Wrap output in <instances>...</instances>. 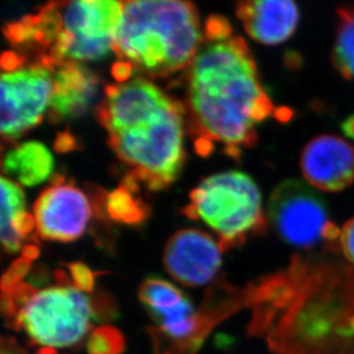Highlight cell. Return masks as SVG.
I'll return each instance as SVG.
<instances>
[{"mask_svg": "<svg viewBox=\"0 0 354 354\" xmlns=\"http://www.w3.org/2000/svg\"><path fill=\"white\" fill-rule=\"evenodd\" d=\"M123 1H55L7 24L13 46L34 54L36 62L57 68L69 62L97 61L114 52Z\"/></svg>", "mask_w": 354, "mask_h": 354, "instance_id": "obj_3", "label": "cell"}, {"mask_svg": "<svg viewBox=\"0 0 354 354\" xmlns=\"http://www.w3.org/2000/svg\"><path fill=\"white\" fill-rule=\"evenodd\" d=\"M1 354H27V352L17 344L14 338L3 337L1 339Z\"/></svg>", "mask_w": 354, "mask_h": 354, "instance_id": "obj_23", "label": "cell"}, {"mask_svg": "<svg viewBox=\"0 0 354 354\" xmlns=\"http://www.w3.org/2000/svg\"><path fill=\"white\" fill-rule=\"evenodd\" d=\"M343 131H344V133L348 136V138H352L354 139V115L351 116V118H348V120H345L343 125Z\"/></svg>", "mask_w": 354, "mask_h": 354, "instance_id": "obj_24", "label": "cell"}, {"mask_svg": "<svg viewBox=\"0 0 354 354\" xmlns=\"http://www.w3.org/2000/svg\"><path fill=\"white\" fill-rule=\"evenodd\" d=\"M86 346L88 354H123L125 339L118 328L101 326L92 330Z\"/></svg>", "mask_w": 354, "mask_h": 354, "instance_id": "obj_18", "label": "cell"}, {"mask_svg": "<svg viewBox=\"0 0 354 354\" xmlns=\"http://www.w3.org/2000/svg\"><path fill=\"white\" fill-rule=\"evenodd\" d=\"M91 217L92 207L86 195L64 181L47 187L34 205L36 232L45 240H77L86 231Z\"/></svg>", "mask_w": 354, "mask_h": 354, "instance_id": "obj_10", "label": "cell"}, {"mask_svg": "<svg viewBox=\"0 0 354 354\" xmlns=\"http://www.w3.org/2000/svg\"><path fill=\"white\" fill-rule=\"evenodd\" d=\"M73 286L84 294H92L95 287V275L86 265L74 263L68 266Z\"/></svg>", "mask_w": 354, "mask_h": 354, "instance_id": "obj_20", "label": "cell"}, {"mask_svg": "<svg viewBox=\"0 0 354 354\" xmlns=\"http://www.w3.org/2000/svg\"><path fill=\"white\" fill-rule=\"evenodd\" d=\"M30 266L31 261L27 258L22 257L14 261L3 277V281H1L3 292H8L14 288H17L19 284L22 283V280L28 274Z\"/></svg>", "mask_w": 354, "mask_h": 354, "instance_id": "obj_21", "label": "cell"}, {"mask_svg": "<svg viewBox=\"0 0 354 354\" xmlns=\"http://www.w3.org/2000/svg\"><path fill=\"white\" fill-rule=\"evenodd\" d=\"M303 176L312 187L342 192L354 183V147L335 136H320L305 146L301 158Z\"/></svg>", "mask_w": 354, "mask_h": 354, "instance_id": "obj_12", "label": "cell"}, {"mask_svg": "<svg viewBox=\"0 0 354 354\" xmlns=\"http://www.w3.org/2000/svg\"><path fill=\"white\" fill-rule=\"evenodd\" d=\"M57 283L36 290L10 327L26 333L41 348H75L86 338L93 319L115 313L111 297H88L71 284L66 272H57Z\"/></svg>", "mask_w": 354, "mask_h": 354, "instance_id": "obj_5", "label": "cell"}, {"mask_svg": "<svg viewBox=\"0 0 354 354\" xmlns=\"http://www.w3.org/2000/svg\"><path fill=\"white\" fill-rule=\"evenodd\" d=\"M184 107L145 78L104 88L97 109L111 149L151 191L172 184L184 165Z\"/></svg>", "mask_w": 354, "mask_h": 354, "instance_id": "obj_2", "label": "cell"}, {"mask_svg": "<svg viewBox=\"0 0 354 354\" xmlns=\"http://www.w3.org/2000/svg\"><path fill=\"white\" fill-rule=\"evenodd\" d=\"M36 223L27 211L24 191L13 180L1 178V242L8 254L24 249V242L34 240ZM37 233V232H36Z\"/></svg>", "mask_w": 354, "mask_h": 354, "instance_id": "obj_15", "label": "cell"}, {"mask_svg": "<svg viewBox=\"0 0 354 354\" xmlns=\"http://www.w3.org/2000/svg\"><path fill=\"white\" fill-rule=\"evenodd\" d=\"M1 74L0 131L5 140H17L43 120L50 108L54 68L28 64L19 54L5 53Z\"/></svg>", "mask_w": 354, "mask_h": 354, "instance_id": "obj_7", "label": "cell"}, {"mask_svg": "<svg viewBox=\"0 0 354 354\" xmlns=\"http://www.w3.org/2000/svg\"><path fill=\"white\" fill-rule=\"evenodd\" d=\"M221 244L214 237L194 228L181 230L167 241L164 265L167 273L187 287L207 284L221 266Z\"/></svg>", "mask_w": 354, "mask_h": 354, "instance_id": "obj_11", "label": "cell"}, {"mask_svg": "<svg viewBox=\"0 0 354 354\" xmlns=\"http://www.w3.org/2000/svg\"><path fill=\"white\" fill-rule=\"evenodd\" d=\"M268 218L279 236L294 247L339 242L341 231L329 221L326 202L304 181L289 179L277 185L268 202Z\"/></svg>", "mask_w": 354, "mask_h": 354, "instance_id": "obj_8", "label": "cell"}, {"mask_svg": "<svg viewBox=\"0 0 354 354\" xmlns=\"http://www.w3.org/2000/svg\"><path fill=\"white\" fill-rule=\"evenodd\" d=\"M202 43L194 5L177 0L123 1L114 53L131 69L165 77L191 67Z\"/></svg>", "mask_w": 354, "mask_h": 354, "instance_id": "obj_4", "label": "cell"}, {"mask_svg": "<svg viewBox=\"0 0 354 354\" xmlns=\"http://www.w3.org/2000/svg\"><path fill=\"white\" fill-rule=\"evenodd\" d=\"M139 298L158 324L153 338H165L171 341V348H188L194 353L207 319L195 311L185 295L163 279L149 277L139 288Z\"/></svg>", "mask_w": 354, "mask_h": 354, "instance_id": "obj_9", "label": "cell"}, {"mask_svg": "<svg viewBox=\"0 0 354 354\" xmlns=\"http://www.w3.org/2000/svg\"><path fill=\"white\" fill-rule=\"evenodd\" d=\"M339 247L346 259L354 265V217L342 228Z\"/></svg>", "mask_w": 354, "mask_h": 354, "instance_id": "obj_22", "label": "cell"}, {"mask_svg": "<svg viewBox=\"0 0 354 354\" xmlns=\"http://www.w3.org/2000/svg\"><path fill=\"white\" fill-rule=\"evenodd\" d=\"M97 75L85 64L69 62L54 68L50 118L60 120L82 118L97 99Z\"/></svg>", "mask_w": 354, "mask_h": 354, "instance_id": "obj_14", "label": "cell"}, {"mask_svg": "<svg viewBox=\"0 0 354 354\" xmlns=\"http://www.w3.org/2000/svg\"><path fill=\"white\" fill-rule=\"evenodd\" d=\"M236 15L254 41L274 46L295 34L299 10L289 0H250L237 3Z\"/></svg>", "mask_w": 354, "mask_h": 354, "instance_id": "obj_13", "label": "cell"}, {"mask_svg": "<svg viewBox=\"0 0 354 354\" xmlns=\"http://www.w3.org/2000/svg\"><path fill=\"white\" fill-rule=\"evenodd\" d=\"M36 354H60L57 353V350H54V348H43L38 350L37 353Z\"/></svg>", "mask_w": 354, "mask_h": 354, "instance_id": "obj_25", "label": "cell"}, {"mask_svg": "<svg viewBox=\"0 0 354 354\" xmlns=\"http://www.w3.org/2000/svg\"><path fill=\"white\" fill-rule=\"evenodd\" d=\"M53 169V156L48 148L38 141L19 145L10 149L3 160V174L28 187L43 184Z\"/></svg>", "mask_w": 354, "mask_h": 354, "instance_id": "obj_16", "label": "cell"}, {"mask_svg": "<svg viewBox=\"0 0 354 354\" xmlns=\"http://www.w3.org/2000/svg\"><path fill=\"white\" fill-rule=\"evenodd\" d=\"M185 214L203 221L218 236L223 251L239 247L249 235L266 228L261 191L252 178L226 171L201 181Z\"/></svg>", "mask_w": 354, "mask_h": 354, "instance_id": "obj_6", "label": "cell"}, {"mask_svg": "<svg viewBox=\"0 0 354 354\" xmlns=\"http://www.w3.org/2000/svg\"><path fill=\"white\" fill-rule=\"evenodd\" d=\"M188 75V104L202 141L221 142L232 156L257 142L256 127L275 114L243 38L231 27L207 32Z\"/></svg>", "mask_w": 354, "mask_h": 354, "instance_id": "obj_1", "label": "cell"}, {"mask_svg": "<svg viewBox=\"0 0 354 354\" xmlns=\"http://www.w3.org/2000/svg\"><path fill=\"white\" fill-rule=\"evenodd\" d=\"M337 17L331 61L345 80H354V6L339 7Z\"/></svg>", "mask_w": 354, "mask_h": 354, "instance_id": "obj_17", "label": "cell"}, {"mask_svg": "<svg viewBox=\"0 0 354 354\" xmlns=\"http://www.w3.org/2000/svg\"><path fill=\"white\" fill-rule=\"evenodd\" d=\"M130 192H115L109 197V212L116 221L137 223L144 217V212L138 210L137 201H134Z\"/></svg>", "mask_w": 354, "mask_h": 354, "instance_id": "obj_19", "label": "cell"}]
</instances>
